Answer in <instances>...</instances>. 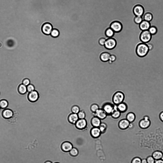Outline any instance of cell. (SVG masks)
<instances>
[{
    "mask_svg": "<svg viewBox=\"0 0 163 163\" xmlns=\"http://www.w3.org/2000/svg\"><path fill=\"white\" fill-rule=\"evenodd\" d=\"M106 39L103 38H100L99 40V43L101 45H104Z\"/></svg>",
    "mask_w": 163,
    "mask_h": 163,
    "instance_id": "cell-41",
    "label": "cell"
},
{
    "mask_svg": "<svg viewBox=\"0 0 163 163\" xmlns=\"http://www.w3.org/2000/svg\"><path fill=\"white\" fill-rule=\"evenodd\" d=\"M30 83V80L28 78L24 79L22 82V84L27 86Z\"/></svg>",
    "mask_w": 163,
    "mask_h": 163,
    "instance_id": "cell-38",
    "label": "cell"
},
{
    "mask_svg": "<svg viewBox=\"0 0 163 163\" xmlns=\"http://www.w3.org/2000/svg\"><path fill=\"white\" fill-rule=\"evenodd\" d=\"M80 111L79 107L76 105L73 106L71 108V112L73 113L77 114Z\"/></svg>",
    "mask_w": 163,
    "mask_h": 163,
    "instance_id": "cell-30",
    "label": "cell"
},
{
    "mask_svg": "<svg viewBox=\"0 0 163 163\" xmlns=\"http://www.w3.org/2000/svg\"><path fill=\"white\" fill-rule=\"evenodd\" d=\"M141 159L138 157L134 158L132 160L131 163H141Z\"/></svg>",
    "mask_w": 163,
    "mask_h": 163,
    "instance_id": "cell-40",
    "label": "cell"
},
{
    "mask_svg": "<svg viewBox=\"0 0 163 163\" xmlns=\"http://www.w3.org/2000/svg\"><path fill=\"white\" fill-rule=\"evenodd\" d=\"M8 105V101L5 99H2L0 101V106L2 109H6Z\"/></svg>",
    "mask_w": 163,
    "mask_h": 163,
    "instance_id": "cell-27",
    "label": "cell"
},
{
    "mask_svg": "<svg viewBox=\"0 0 163 163\" xmlns=\"http://www.w3.org/2000/svg\"><path fill=\"white\" fill-rule=\"evenodd\" d=\"M110 28L114 32H118L121 31L122 28V24L120 22L115 21L111 24Z\"/></svg>",
    "mask_w": 163,
    "mask_h": 163,
    "instance_id": "cell-11",
    "label": "cell"
},
{
    "mask_svg": "<svg viewBox=\"0 0 163 163\" xmlns=\"http://www.w3.org/2000/svg\"><path fill=\"white\" fill-rule=\"evenodd\" d=\"M18 90L19 93L21 94H24L27 92V86L22 84L19 86Z\"/></svg>",
    "mask_w": 163,
    "mask_h": 163,
    "instance_id": "cell-22",
    "label": "cell"
},
{
    "mask_svg": "<svg viewBox=\"0 0 163 163\" xmlns=\"http://www.w3.org/2000/svg\"><path fill=\"white\" fill-rule=\"evenodd\" d=\"M114 32L110 28L107 29L105 32L106 35L109 38L112 37L114 35Z\"/></svg>",
    "mask_w": 163,
    "mask_h": 163,
    "instance_id": "cell-28",
    "label": "cell"
},
{
    "mask_svg": "<svg viewBox=\"0 0 163 163\" xmlns=\"http://www.w3.org/2000/svg\"><path fill=\"white\" fill-rule=\"evenodd\" d=\"M79 119L77 114L72 113L69 115L68 117V121L73 124H75Z\"/></svg>",
    "mask_w": 163,
    "mask_h": 163,
    "instance_id": "cell-16",
    "label": "cell"
},
{
    "mask_svg": "<svg viewBox=\"0 0 163 163\" xmlns=\"http://www.w3.org/2000/svg\"><path fill=\"white\" fill-rule=\"evenodd\" d=\"M159 146H157V148H161V149H163V147H159Z\"/></svg>",
    "mask_w": 163,
    "mask_h": 163,
    "instance_id": "cell-49",
    "label": "cell"
},
{
    "mask_svg": "<svg viewBox=\"0 0 163 163\" xmlns=\"http://www.w3.org/2000/svg\"><path fill=\"white\" fill-rule=\"evenodd\" d=\"M110 54L107 52H104L101 54L100 56L101 60L103 61L106 62L109 60Z\"/></svg>",
    "mask_w": 163,
    "mask_h": 163,
    "instance_id": "cell-25",
    "label": "cell"
},
{
    "mask_svg": "<svg viewBox=\"0 0 163 163\" xmlns=\"http://www.w3.org/2000/svg\"><path fill=\"white\" fill-rule=\"evenodd\" d=\"M1 109V108H0V109Z\"/></svg>",
    "mask_w": 163,
    "mask_h": 163,
    "instance_id": "cell-52",
    "label": "cell"
},
{
    "mask_svg": "<svg viewBox=\"0 0 163 163\" xmlns=\"http://www.w3.org/2000/svg\"><path fill=\"white\" fill-rule=\"evenodd\" d=\"M50 34L53 37H56L59 36V32L57 29H53L52 31Z\"/></svg>",
    "mask_w": 163,
    "mask_h": 163,
    "instance_id": "cell-31",
    "label": "cell"
},
{
    "mask_svg": "<svg viewBox=\"0 0 163 163\" xmlns=\"http://www.w3.org/2000/svg\"><path fill=\"white\" fill-rule=\"evenodd\" d=\"M163 155V153L161 152L157 151L153 153L152 157L155 159L158 160L161 158Z\"/></svg>",
    "mask_w": 163,
    "mask_h": 163,
    "instance_id": "cell-26",
    "label": "cell"
},
{
    "mask_svg": "<svg viewBox=\"0 0 163 163\" xmlns=\"http://www.w3.org/2000/svg\"><path fill=\"white\" fill-rule=\"evenodd\" d=\"M141 163H147V160L145 159H143L141 160Z\"/></svg>",
    "mask_w": 163,
    "mask_h": 163,
    "instance_id": "cell-47",
    "label": "cell"
},
{
    "mask_svg": "<svg viewBox=\"0 0 163 163\" xmlns=\"http://www.w3.org/2000/svg\"><path fill=\"white\" fill-rule=\"evenodd\" d=\"M57 163V162H56V163Z\"/></svg>",
    "mask_w": 163,
    "mask_h": 163,
    "instance_id": "cell-51",
    "label": "cell"
},
{
    "mask_svg": "<svg viewBox=\"0 0 163 163\" xmlns=\"http://www.w3.org/2000/svg\"><path fill=\"white\" fill-rule=\"evenodd\" d=\"M90 133L93 137L97 138L100 136L101 133L98 127H93L90 131Z\"/></svg>",
    "mask_w": 163,
    "mask_h": 163,
    "instance_id": "cell-18",
    "label": "cell"
},
{
    "mask_svg": "<svg viewBox=\"0 0 163 163\" xmlns=\"http://www.w3.org/2000/svg\"><path fill=\"white\" fill-rule=\"evenodd\" d=\"M159 116L161 121L163 122V111L161 112L160 113Z\"/></svg>",
    "mask_w": 163,
    "mask_h": 163,
    "instance_id": "cell-44",
    "label": "cell"
},
{
    "mask_svg": "<svg viewBox=\"0 0 163 163\" xmlns=\"http://www.w3.org/2000/svg\"><path fill=\"white\" fill-rule=\"evenodd\" d=\"M136 118V115L132 112L128 113L126 116V119L130 122L132 123L135 120Z\"/></svg>",
    "mask_w": 163,
    "mask_h": 163,
    "instance_id": "cell-23",
    "label": "cell"
},
{
    "mask_svg": "<svg viewBox=\"0 0 163 163\" xmlns=\"http://www.w3.org/2000/svg\"><path fill=\"white\" fill-rule=\"evenodd\" d=\"M114 105L109 103H105L103 106L102 109L104 111L107 115H110L114 108Z\"/></svg>",
    "mask_w": 163,
    "mask_h": 163,
    "instance_id": "cell-12",
    "label": "cell"
},
{
    "mask_svg": "<svg viewBox=\"0 0 163 163\" xmlns=\"http://www.w3.org/2000/svg\"><path fill=\"white\" fill-rule=\"evenodd\" d=\"M154 163H163V160L160 159L157 160H155Z\"/></svg>",
    "mask_w": 163,
    "mask_h": 163,
    "instance_id": "cell-45",
    "label": "cell"
},
{
    "mask_svg": "<svg viewBox=\"0 0 163 163\" xmlns=\"http://www.w3.org/2000/svg\"><path fill=\"white\" fill-rule=\"evenodd\" d=\"M149 51V49L147 44L142 42L137 44L136 49V55L141 57L145 56L148 53Z\"/></svg>",
    "mask_w": 163,
    "mask_h": 163,
    "instance_id": "cell-1",
    "label": "cell"
},
{
    "mask_svg": "<svg viewBox=\"0 0 163 163\" xmlns=\"http://www.w3.org/2000/svg\"><path fill=\"white\" fill-rule=\"evenodd\" d=\"M93 113L94 116L96 117L101 120L105 119L108 115L102 109L99 108L95 112Z\"/></svg>",
    "mask_w": 163,
    "mask_h": 163,
    "instance_id": "cell-10",
    "label": "cell"
},
{
    "mask_svg": "<svg viewBox=\"0 0 163 163\" xmlns=\"http://www.w3.org/2000/svg\"><path fill=\"white\" fill-rule=\"evenodd\" d=\"M87 122L85 119H79L75 124L76 127L78 129L83 130L85 129L87 125Z\"/></svg>",
    "mask_w": 163,
    "mask_h": 163,
    "instance_id": "cell-7",
    "label": "cell"
},
{
    "mask_svg": "<svg viewBox=\"0 0 163 163\" xmlns=\"http://www.w3.org/2000/svg\"><path fill=\"white\" fill-rule=\"evenodd\" d=\"M121 113L117 109V105H115L113 110L110 115L113 118L117 119L120 116Z\"/></svg>",
    "mask_w": 163,
    "mask_h": 163,
    "instance_id": "cell-20",
    "label": "cell"
},
{
    "mask_svg": "<svg viewBox=\"0 0 163 163\" xmlns=\"http://www.w3.org/2000/svg\"><path fill=\"white\" fill-rule=\"evenodd\" d=\"M133 126V125L132 124V123H130L129 126L128 128L130 129L132 128Z\"/></svg>",
    "mask_w": 163,
    "mask_h": 163,
    "instance_id": "cell-46",
    "label": "cell"
},
{
    "mask_svg": "<svg viewBox=\"0 0 163 163\" xmlns=\"http://www.w3.org/2000/svg\"><path fill=\"white\" fill-rule=\"evenodd\" d=\"M117 109L121 113L125 112L126 111L127 109V104L123 102L117 105Z\"/></svg>",
    "mask_w": 163,
    "mask_h": 163,
    "instance_id": "cell-21",
    "label": "cell"
},
{
    "mask_svg": "<svg viewBox=\"0 0 163 163\" xmlns=\"http://www.w3.org/2000/svg\"><path fill=\"white\" fill-rule=\"evenodd\" d=\"M125 97V95L123 92L120 91L117 92L113 96V102L115 105H117L123 102Z\"/></svg>",
    "mask_w": 163,
    "mask_h": 163,
    "instance_id": "cell-2",
    "label": "cell"
},
{
    "mask_svg": "<svg viewBox=\"0 0 163 163\" xmlns=\"http://www.w3.org/2000/svg\"><path fill=\"white\" fill-rule=\"evenodd\" d=\"M116 44L115 40L113 38H110L106 40L104 46L107 49H111L115 47Z\"/></svg>",
    "mask_w": 163,
    "mask_h": 163,
    "instance_id": "cell-9",
    "label": "cell"
},
{
    "mask_svg": "<svg viewBox=\"0 0 163 163\" xmlns=\"http://www.w3.org/2000/svg\"><path fill=\"white\" fill-rule=\"evenodd\" d=\"M79 119H84L86 117V114L85 112L83 110H80L77 114Z\"/></svg>",
    "mask_w": 163,
    "mask_h": 163,
    "instance_id": "cell-36",
    "label": "cell"
},
{
    "mask_svg": "<svg viewBox=\"0 0 163 163\" xmlns=\"http://www.w3.org/2000/svg\"><path fill=\"white\" fill-rule=\"evenodd\" d=\"M53 29L52 25L48 22L44 24L42 27V30L44 34L47 35L50 34Z\"/></svg>",
    "mask_w": 163,
    "mask_h": 163,
    "instance_id": "cell-8",
    "label": "cell"
},
{
    "mask_svg": "<svg viewBox=\"0 0 163 163\" xmlns=\"http://www.w3.org/2000/svg\"><path fill=\"white\" fill-rule=\"evenodd\" d=\"M146 43L147 44L149 50H151L152 49L153 46L152 44L150 43Z\"/></svg>",
    "mask_w": 163,
    "mask_h": 163,
    "instance_id": "cell-43",
    "label": "cell"
},
{
    "mask_svg": "<svg viewBox=\"0 0 163 163\" xmlns=\"http://www.w3.org/2000/svg\"><path fill=\"white\" fill-rule=\"evenodd\" d=\"M130 123L126 119H122L119 121L118 126L121 129H125L128 128Z\"/></svg>",
    "mask_w": 163,
    "mask_h": 163,
    "instance_id": "cell-17",
    "label": "cell"
},
{
    "mask_svg": "<svg viewBox=\"0 0 163 163\" xmlns=\"http://www.w3.org/2000/svg\"><path fill=\"white\" fill-rule=\"evenodd\" d=\"M161 159L163 160V155L161 158Z\"/></svg>",
    "mask_w": 163,
    "mask_h": 163,
    "instance_id": "cell-50",
    "label": "cell"
},
{
    "mask_svg": "<svg viewBox=\"0 0 163 163\" xmlns=\"http://www.w3.org/2000/svg\"><path fill=\"white\" fill-rule=\"evenodd\" d=\"M101 133L104 132L107 128L106 125L104 123H101L98 127Z\"/></svg>",
    "mask_w": 163,
    "mask_h": 163,
    "instance_id": "cell-32",
    "label": "cell"
},
{
    "mask_svg": "<svg viewBox=\"0 0 163 163\" xmlns=\"http://www.w3.org/2000/svg\"><path fill=\"white\" fill-rule=\"evenodd\" d=\"M152 35L148 30L142 31L141 33L139 38L141 41L142 43H147L151 40Z\"/></svg>",
    "mask_w": 163,
    "mask_h": 163,
    "instance_id": "cell-3",
    "label": "cell"
},
{
    "mask_svg": "<svg viewBox=\"0 0 163 163\" xmlns=\"http://www.w3.org/2000/svg\"><path fill=\"white\" fill-rule=\"evenodd\" d=\"M146 160L147 163H154L155 159L152 156L148 157Z\"/></svg>",
    "mask_w": 163,
    "mask_h": 163,
    "instance_id": "cell-39",
    "label": "cell"
},
{
    "mask_svg": "<svg viewBox=\"0 0 163 163\" xmlns=\"http://www.w3.org/2000/svg\"><path fill=\"white\" fill-rule=\"evenodd\" d=\"M73 148L72 144L70 142L66 141L63 142L61 145V148L64 151L69 152Z\"/></svg>",
    "mask_w": 163,
    "mask_h": 163,
    "instance_id": "cell-13",
    "label": "cell"
},
{
    "mask_svg": "<svg viewBox=\"0 0 163 163\" xmlns=\"http://www.w3.org/2000/svg\"><path fill=\"white\" fill-rule=\"evenodd\" d=\"M151 124L149 117L147 116H145L141 119L139 123L140 127L142 129H146L150 126Z\"/></svg>",
    "mask_w": 163,
    "mask_h": 163,
    "instance_id": "cell-4",
    "label": "cell"
},
{
    "mask_svg": "<svg viewBox=\"0 0 163 163\" xmlns=\"http://www.w3.org/2000/svg\"><path fill=\"white\" fill-rule=\"evenodd\" d=\"M116 59V57L114 55H111L110 57L109 60L113 62L115 61Z\"/></svg>",
    "mask_w": 163,
    "mask_h": 163,
    "instance_id": "cell-42",
    "label": "cell"
},
{
    "mask_svg": "<svg viewBox=\"0 0 163 163\" xmlns=\"http://www.w3.org/2000/svg\"><path fill=\"white\" fill-rule=\"evenodd\" d=\"M69 152L71 156H76L78 153V150L75 147H73Z\"/></svg>",
    "mask_w": 163,
    "mask_h": 163,
    "instance_id": "cell-33",
    "label": "cell"
},
{
    "mask_svg": "<svg viewBox=\"0 0 163 163\" xmlns=\"http://www.w3.org/2000/svg\"><path fill=\"white\" fill-rule=\"evenodd\" d=\"M142 17L143 20L150 22L152 20L153 16L151 13L147 12L144 14Z\"/></svg>",
    "mask_w": 163,
    "mask_h": 163,
    "instance_id": "cell-24",
    "label": "cell"
},
{
    "mask_svg": "<svg viewBox=\"0 0 163 163\" xmlns=\"http://www.w3.org/2000/svg\"><path fill=\"white\" fill-rule=\"evenodd\" d=\"M27 92H30L35 90L34 86L32 84H30L27 86Z\"/></svg>",
    "mask_w": 163,
    "mask_h": 163,
    "instance_id": "cell-37",
    "label": "cell"
},
{
    "mask_svg": "<svg viewBox=\"0 0 163 163\" xmlns=\"http://www.w3.org/2000/svg\"><path fill=\"white\" fill-rule=\"evenodd\" d=\"M99 109L98 106L96 104H92L90 107V110L92 113H95Z\"/></svg>",
    "mask_w": 163,
    "mask_h": 163,
    "instance_id": "cell-35",
    "label": "cell"
},
{
    "mask_svg": "<svg viewBox=\"0 0 163 163\" xmlns=\"http://www.w3.org/2000/svg\"><path fill=\"white\" fill-rule=\"evenodd\" d=\"M39 98V94L38 92L36 90L29 92L28 95V98L29 101L34 102L37 101Z\"/></svg>",
    "mask_w": 163,
    "mask_h": 163,
    "instance_id": "cell-6",
    "label": "cell"
},
{
    "mask_svg": "<svg viewBox=\"0 0 163 163\" xmlns=\"http://www.w3.org/2000/svg\"><path fill=\"white\" fill-rule=\"evenodd\" d=\"M157 27L154 26H151L148 30V31L152 35L156 34L157 32Z\"/></svg>",
    "mask_w": 163,
    "mask_h": 163,
    "instance_id": "cell-29",
    "label": "cell"
},
{
    "mask_svg": "<svg viewBox=\"0 0 163 163\" xmlns=\"http://www.w3.org/2000/svg\"><path fill=\"white\" fill-rule=\"evenodd\" d=\"M44 163H52V162L50 161H46Z\"/></svg>",
    "mask_w": 163,
    "mask_h": 163,
    "instance_id": "cell-48",
    "label": "cell"
},
{
    "mask_svg": "<svg viewBox=\"0 0 163 163\" xmlns=\"http://www.w3.org/2000/svg\"><path fill=\"white\" fill-rule=\"evenodd\" d=\"M91 122L93 127H99L101 123V120L96 116H94L92 118Z\"/></svg>",
    "mask_w": 163,
    "mask_h": 163,
    "instance_id": "cell-19",
    "label": "cell"
},
{
    "mask_svg": "<svg viewBox=\"0 0 163 163\" xmlns=\"http://www.w3.org/2000/svg\"><path fill=\"white\" fill-rule=\"evenodd\" d=\"M151 27L150 22L143 20L139 24V27L142 31L148 30Z\"/></svg>",
    "mask_w": 163,
    "mask_h": 163,
    "instance_id": "cell-15",
    "label": "cell"
},
{
    "mask_svg": "<svg viewBox=\"0 0 163 163\" xmlns=\"http://www.w3.org/2000/svg\"><path fill=\"white\" fill-rule=\"evenodd\" d=\"M2 115L4 118L8 119L12 117L14 113L13 111L10 109H5L2 112Z\"/></svg>",
    "mask_w": 163,
    "mask_h": 163,
    "instance_id": "cell-14",
    "label": "cell"
},
{
    "mask_svg": "<svg viewBox=\"0 0 163 163\" xmlns=\"http://www.w3.org/2000/svg\"><path fill=\"white\" fill-rule=\"evenodd\" d=\"M133 11L134 14L136 16L142 17L144 13V9L141 5H137L134 7Z\"/></svg>",
    "mask_w": 163,
    "mask_h": 163,
    "instance_id": "cell-5",
    "label": "cell"
},
{
    "mask_svg": "<svg viewBox=\"0 0 163 163\" xmlns=\"http://www.w3.org/2000/svg\"><path fill=\"white\" fill-rule=\"evenodd\" d=\"M143 20L142 16H136L134 19V21L136 24H139Z\"/></svg>",
    "mask_w": 163,
    "mask_h": 163,
    "instance_id": "cell-34",
    "label": "cell"
}]
</instances>
